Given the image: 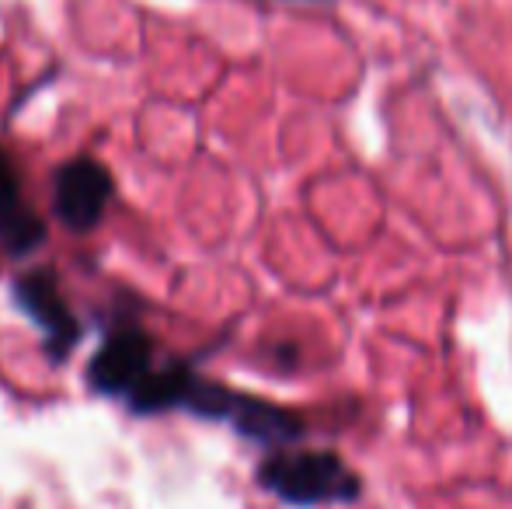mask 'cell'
<instances>
[{
    "mask_svg": "<svg viewBox=\"0 0 512 509\" xmlns=\"http://www.w3.org/2000/svg\"><path fill=\"white\" fill-rule=\"evenodd\" d=\"M265 482L297 506L352 503L359 499V475L335 454H297L265 468Z\"/></svg>",
    "mask_w": 512,
    "mask_h": 509,
    "instance_id": "cell-1",
    "label": "cell"
},
{
    "mask_svg": "<svg viewBox=\"0 0 512 509\" xmlns=\"http://www.w3.org/2000/svg\"><path fill=\"white\" fill-rule=\"evenodd\" d=\"M0 509H63L56 503H42L32 496H11V492H0Z\"/></svg>",
    "mask_w": 512,
    "mask_h": 509,
    "instance_id": "cell-2",
    "label": "cell"
},
{
    "mask_svg": "<svg viewBox=\"0 0 512 509\" xmlns=\"http://www.w3.org/2000/svg\"><path fill=\"white\" fill-rule=\"evenodd\" d=\"M304 4H328V0H304Z\"/></svg>",
    "mask_w": 512,
    "mask_h": 509,
    "instance_id": "cell-3",
    "label": "cell"
}]
</instances>
